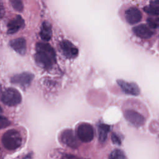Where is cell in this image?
Masks as SVG:
<instances>
[{
	"label": "cell",
	"instance_id": "6da1fadb",
	"mask_svg": "<svg viewBox=\"0 0 159 159\" xmlns=\"http://www.w3.org/2000/svg\"><path fill=\"white\" fill-rule=\"evenodd\" d=\"M35 60L39 66L48 69L56 62L55 52L48 43L38 42L35 47Z\"/></svg>",
	"mask_w": 159,
	"mask_h": 159
},
{
	"label": "cell",
	"instance_id": "7a4b0ae2",
	"mask_svg": "<svg viewBox=\"0 0 159 159\" xmlns=\"http://www.w3.org/2000/svg\"><path fill=\"white\" fill-rule=\"evenodd\" d=\"M2 143L7 150H14L21 145L22 137L17 130H8L2 137Z\"/></svg>",
	"mask_w": 159,
	"mask_h": 159
},
{
	"label": "cell",
	"instance_id": "3957f363",
	"mask_svg": "<svg viewBox=\"0 0 159 159\" xmlns=\"http://www.w3.org/2000/svg\"><path fill=\"white\" fill-rule=\"evenodd\" d=\"M1 99L4 104L9 106H14L21 102L22 96L17 89L9 88L6 89L2 93Z\"/></svg>",
	"mask_w": 159,
	"mask_h": 159
},
{
	"label": "cell",
	"instance_id": "277c9868",
	"mask_svg": "<svg viewBox=\"0 0 159 159\" xmlns=\"http://www.w3.org/2000/svg\"><path fill=\"white\" fill-rule=\"evenodd\" d=\"M123 112L125 119L136 127L143 125L145 122L144 116L135 109L125 106L123 108Z\"/></svg>",
	"mask_w": 159,
	"mask_h": 159
},
{
	"label": "cell",
	"instance_id": "5b68a950",
	"mask_svg": "<svg viewBox=\"0 0 159 159\" xmlns=\"http://www.w3.org/2000/svg\"><path fill=\"white\" fill-rule=\"evenodd\" d=\"M76 134L81 142H89L94 137L93 127L88 123H81L77 127Z\"/></svg>",
	"mask_w": 159,
	"mask_h": 159
},
{
	"label": "cell",
	"instance_id": "8992f818",
	"mask_svg": "<svg viewBox=\"0 0 159 159\" xmlns=\"http://www.w3.org/2000/svg\"><path fill=\"white\" fill-rule=\"evenodd\" d=\"M59 46L63 55L68 58H74L78 54V48L67 40H62L60 43Z\"/></svg>",
	"mask_w": 159,
	"mask_h": 159
},
{
	"label": "cell",
	"instance_id": "52a82bcc",
	"mask_svg": "<svg viewBox=\"0 0 159 159\" xmlns=\"http://www.w3.org/2000/svg\"><path fill=\"white\" fill-rule=\"evenodd\" d=\"M60 140L65 145L71 148H76L79 145L78 139L74 132L71 129L63 130L60 135Z\"/></svg>",
	"mask_w": 159,
	"mask_h": 159
},
{
	"label": "cell",
	"instance_id": "ba28073f",
	"mask_svg": "<svg viewBox=\"0 0 159 159\" xmlns=\"http://www.w3.org/2000/svg\"><path fill=\"white\" fill-rule=\"evenodd\" d=\"M34 78V75L29 73H22L16 75L11 78V81L12 83L17 84L22 88H26L30 84Z\"/></svg>",
	"mask_w": 159,
	"mask_h": 159
},
{
	"label": "cell",
	"instance_id": "9c48e42d",
	"mask_svg": "<svg viewBox=\"0 0 159 159\" xmlns=\"http://www.w3.org/2000/svg\"><path fill=\"white\" fill-rule=\"evenodd\" d=\"M142 17V15L140 11L135 7H130L125 12V20L130 24L138 23L141 20Z\"/></svg>",
	"mask_w": 159,
	"mask_h": 159
},
{
	"label": "cell",
	"instance_id": "30bf717a",
	"mask_svg": "<svg viewBox=\"0 0 159 159\" xmlns=\"http://www.w3.org/2000/svg\"><path fill=\"white\" fill-rule=\"evenodd\" d=\"M117 82L125 93L134 96H137L139 94L140 89L135 83L125 81L122 80H118Z\"/></svg>",
	"mask_w": 159,
	"mask_h": 159
},
{
	"label": "cell",
	"instance_id": "8fae6325",
	"mask_svg": "<svg viewBox=\"0 0 159 159\" xmlns=\"http://www.w3.org/2000/svg\"><path fill=\"white\" fill-rule=\"evenodd\" d=\"M7 33L12 34L24 26V20L20 15H16L7 23Z\"/></svg>",
	"mask_w": 159,
	"mask_h": 159
},
{
	"label": "cell",
	"instance_id": "7c38bea8",
	"mask_svg": "<svg viewBox=\"0 0 159 159\" xmlns=\"http://www.w3.org/2000/svg\"><path fill=\"white\" fill-rule=\"evenodd\" d=\"M132 30L137 37L144 39L150 38L153 34V32L150 27L145 24L137 25L132 29Z\"/></svg>",
	"mask_w": 159,
	"mask_h": 159
},
{
	"label": "cell",
	"instance_id": "4fadbf2b",
	"mask_svg": "<svg viewBox=\"0 0 159 159\" xmlns=\"http://www.w3.org/2000/svg\"><path fill=\"white\" fill-rule=\"evenodd\" d=\"M9 44L11 48L19 54L23 55L25 53L26 42L24 38L20 37V38L12 40L10 42Z\"/></svg>",
	"mask_w": 159,
	"mask_h": 159
},
{
	"label": "cell",
	"instance_id": "5bb4252c",
	"mask_svg": "<svg viewBox=\"0 0 159 159\" xmlns=\"http://www.w3.org/2000/svg\"><path fill=\"white\" fill-rule=\"evenodd\" d=\"M52 35V30L51 24L47 21L43 22L41 26L40 32V38L45 41H48L51 39Z\"/></svg>",
	"mask_w": 159,
	"mask_h": 159
},
{
	"label": "cell",
	"instance_id": "9a60e30c",
	"mask_svg": "<svg viewBox=\"0 0 159 159\" xmlns=\"http://www.w3.org/2000/svg\"><path fill=\"white\" fill-rule=\"evenodd\" d=\"M110 130V126L105 124H100L98 125V139L101 142H104Z\"/></svg>",
	"mask_w": 159,
	"mask_h": 159
},
{
	"label": "cell",
	"instance_id": "2e32d148",
	"mask_svg": "<svg viewBox=\"0 0 159 159\" xmlns=\"http://www.w3.org/2000/svg\"><path fill=\"white\" fill-rule=\"evenodd\" d=\"M144 11L152 16H159V1H152L148 6L143 8Z\"/></svg>",
	"mask_w": 159,
	"mask_h": 159
},
{
	"label": "cell",
	"instance_id": "e0dca14e",
	"mask_svg": "<svg viewBox=\"0 0 159 159\" xmlns=\"http://www.w3.org/2000/svg\"><path fill=\"white\" fill-rule=\"evenodd\" d=\"M109 159H127V158L122 150L119 149H115L109 155Z\"/></svg>",
	"mask_w": 159,
	"mask_h": 159
},
{
	"label": "cell",
	"instance_id": "ac0fdd59",
	"mask_svg": "<svg viewBox=\"0 0 159 159\" xmlns=\"http://www.w3.org/2000/svg\"><path fill=\"white\" fill-rule=\"evenodd\" d=\"M147 24L152 29H156L159 27V17L157 18H148Z\"/></svg>",
	"mask_w": 159,
	"mask_h": 159
},
{
	"label": "cell",
	"instance_id": "d6986e66",
	"mask_svg": "<svg viewBox=\"0 0 159 159\" xmlns=\"http://www.w3.org/2000/svg\"><path fill=\"white\" fill-rule=\"evenodd\" d=\"M11 5L13 7V8L17 11H22L23 9V4L22 2L20 0H11Z\"/></svg>",
	"mask_w": 159,
	"mask_h": 159
},
{
	"label": "cell",
	"instance_id": "ffe728a7",
	"mask_svg": "<svg viewBox=\"0 0 159 159\" xmlns=\"http://www.w3.org/2000/svg\"><path fill=\"white\" fill-rule=\"evenodd\" d=\"M111 140L113 142V143L116 145H120L121 144V140L120 137L116 133H112L111 135Z\"/></svg>",
	"mask_w": 159,
	"mask_h": 159
},
{
	"label": "cell",
	"instance_id": "44dd1931",
	"mask_svg": "<svg viewBox=\"0 0 159 159\" xmlns=\"http://www.w3.org/2000/svg\"><path fill=\"white\" fill-rule=\"evenodd\" d=\"M0 124H1V129H3V128H5V127H7L8 125H9L10 122L8 120V119L7 118L1 116Z\"/></svg>",
	"mask_w": 159,
	"mask_h": 159
}]
</instances>
